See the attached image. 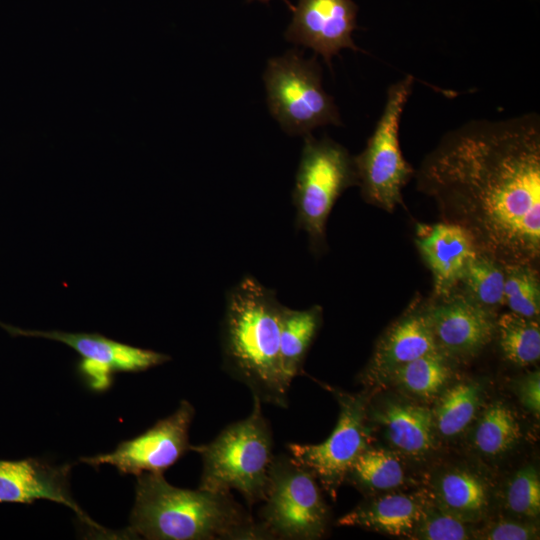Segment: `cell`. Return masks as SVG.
Returning <instances> with one entry per match:
<instances>
[{"mask_svg": "<svg viewBox=\"0 0 540 540\" xmlns=\"http://www.w3.org/2000/svg\"><path fill=\"white\" fill-rule=\"evenodd\" d=\"M444 222L502 265L540 259V117L477 119L447 132L414 174Z\"/></svg>", "mask_w": 540, "mask_h": 540, "instance_id": "6da1fadb", "label": "cell"}, {"mask_svg": "<svg viewBox=\"0 0 540 540\" xmlns=\"http://www.w3.org/2000/svg\"><path fill=\"white\" fill-rule=\"evenodd\" d=\"M128 528L149 540L271 539L230 492L179 488L161 473L137 476Z\"/></svg>", "mask_w": 540, "mask_h": 540, "instance_id": "7a4b0ae2", "label": "cell"}, {"mask_svg": "<svg viewBox=\"0 0 540 540\" xmlns=\"http://www.w3.org/2000/svg\"><path fill=\"white\" fill-rule=\"evenodd\" d=\"M282 305L273 290L244 277L226 297L221 326L223 370L262 404L287 408L290 386L280 364Z\"/></svg>", "mask_w": 540, "mask_h": 540, "instance_id": "3957f363", "label": "cell"}, {"mask_svg": "<svg viewBox=\"0 0 540 540\" xmlns=\"http://www.w3.org/2000/svg\"><path fill=\"white\" fill-rule=\"evenodd\" d=\"M270 424L253 397L251 413L227 425L211 442L192 446L202 458L199 488L240 493L248 506L265 499L274 457Z\"/></svg>", "mask_w": 540, "mask_h": 540, "instance_id": "277c9868", "label": "cell"}, {"mask_svg": "<svg viewBox=\"0 0 540 540\" xmlns=\"http://www.w3.org/2000/svg\"><path fill=\"white\" fill-rule=\"evenodd\" d=\"M358 184L354 156L344 146L328 136H304L292 198L296 226L307 233L314 254L326 250V223L337 199Z\"/></svg>", "mask_w": 540, "mask_h": 540, "instance_id": "5b68a950", "label": "cell"}, {"mask_svg": "<svg viewBox=\"0 0 540 540\" xmlns=\"http://www.w3.org/2000/svg\"><path fill=\"white\" fill-rule=\"evenodd\" d=\"M263 80L272 116L289 135H307L317 127L341 125L339 110L322 85L316 57L292 49L271 58Z\"/></svg>", "mask_w": 540, "mask_h": 540, "instance_id": "8992f818", "label": "cell"}, {"mask_svg": "<svg viewBox=\"0 0 540 540\" xmlns=\"http://www.w3.org/2000/svg\"><path fill=\"white\" fill-rule=\"evenodd\" d=\"M413 84L414 77L408 75L389 86L375 129L364 150L354 156L363 199L389 213L403 205L402 190L415 174L399 141L401 117Z\"/></svg>", "mask_w": 540, "mask_h": 540, "instance_id": "52a82bcc", "label": "cell"}, {"mask_svg": "<svg viewBox=\"0 0 540 540\" xmlns=\"http://www.w3.org/2000/svg\"><path fill=\"white\" fill-rule=\"evenodd\" d=\"M260 523L271 539L312 540L326 534L329 509L315 476L291 455H274Z\"/></svg>", "mask_w": 540, "mask_h": 540, "instance_id": "ba28073f", "label": "cell"}, {"mask_svg": "<svg viewBox=\"0 0 540 540\" xmlns=\"http://www.w3.org/2000/svg\"><path fill=\"white\" fill-rule=\"evenodd\" d=\"M339 416L330 436L318 444L289 443L290 455L334 498L357 457L368 447L367 406L361 395L336 391Z\"/></svg>", "mask_w": 540, "mask_h": 540, "instance_id": "9c48e42d", "label": "cell"}, {"mask_svg": "<svg viewBox=\"0 0 540 540\" xmlns=\"http://www.w3.org/2000/svg\"><path fill=\"white\" fill-rule=\"evenodd\" d=\"M194 415L192 404L182 400L173 414L141 435L121 442L113 452L83 457L80 461L95 467L112 465L121 474H163L190 450L189 429Z\"/></svg>", "mask_w": 540, "mask_h": 540, "instance_id": "30bf717a", "label": "cell"}, {"mask_svg": "<svg viewBox=\"0 0 540 540\" xmlns=\"http://www.w3.org/2000/svg\"><path fill=\"white\" fill-rule=\"evenodd\" d=\"M18 333L42 337L66 344L80 356L79 371L92 388H106L117 372H141L170 360V356L134 347L97 333L17 330Z\"/></svg>", "mask_w": 540, "mask_h": 540, "instance_id": "8fae6325", "label": "cell"}, {"mask_svg": "<svg viewBox=\"0 0 540 540\" xmlns=\"http://www.w3.org/2000/svg\"><path fill=\"white\" fill-rule=\"evenodd\" d=\"M426 303L437 348L451 360L478 354L496 333V314L468 299L459 288Z\"/></svg>", "mask_w": 540, "mask_h": 540, "instance_id": "7c38bea8", "label": "cell"}, {"mask_svg": "<svg viewBox=\"0 0 540 540\" xmlns=\"http://www.w3.org/2000/svg\"><path fill=\"white\" fill-rule=\"evenodd\" d=\"M292 12L285 39L312 49L329 67L342 49L360 50L352 38L358 13L353 0H298Z\"/></svg>", "mask_w": 540, "mask_h": 540, "instance_id": "4fadbf2b", "label": "cell"}, {"mask_svg": "<svg viewBox=\"0 0 540 540\" xmlns=\"http://www.w3.org/2000/svg\"><path fill=\"white\" fill-rule=\"evenodd\" d=\"M69 474V465L54 466L35 458L0 460V502L32 503L38 499L54 501L72 509L85 524L105 532L72 498Z\"/></svg>", "mask_w": 540, "mask_h": 540, "instance_id": "5bb4252c", "label": "cell"}, {"mask_svg": "<svg viewBox=\"0 0 540 540\" xmlns=\"http://www.w3.org/2000/svg\"><path fill=\"white\" fill-rule=\"evenodd\" d=\"M437 350L426 303L416 301L379 339L361 378L367 384L387 382L400 366Z\"/></svg>", "mask_w": 540, "mask_h": 540, "instance_id": "9a60e30c", "label": "cell"}, {"mask_svg": "<svg viewBox=\"0 0 540 540\" xmlns=\"http://www.w3.org/2000/svg\"><path fill=\"white\" fill-rule=\"evenodd\" d=\"M415 242L433 276L434 297L453 292L470 261L479 253L470 234L459 225L417 224Z\"/></svg>", "mask_w": 540, "mask_h": 540, "instance_id": "2e32d148", "label": "cell"}, {"mask_svg": "<svg viewBox=\"0 0 540 540\" xmlns=\"http://www.w3.org/2000/svg\"><path fill=\"white\" fill-rule=\"evenodd\" d=\"M371 417L383 427L388 441L402 454L417 458L435 446L433 414L424 406L388 400L373 409Z\"/></svg>", "mask_w": 540, "mask_h": 540, "instance_id": "e0dca14e", "label": "cell"}, {"mask_svg": "<svg viewBox=\"0 0 540 540\" xmlns=\"http://www.w3.org/2000/svg\"><path fill=\"white\" fill-rule=\"evenodd\" d=\"M421 501L405 494H388L358 505L337 520V525L359 527L392 536H412Z\"/></svg>", "mask_w": 540, "mask_h": 540, "instance_id": "ac0fdd59", "label": "cell"}, {"mask_svg": "<svg viewBox=\"0 0 540 540\" xmlns=\"http://www.w3.org/2000/svg\"><path fill=\"white\" fill-rule=\"evenodd\" d=\"M432 498L438 508L465 523L479 521L488 507L485 483L464 469H454L438 477Z\"/></svg>", "mask_w": 540, "mask_h": 540, "instance_id": "d6986e66", "label": "cell"}, {"mask_svg": "<svg viewBox=\"0 0 540 540\" xmlns=\"http://www.w3.org/2000/svg\"><path fill=\"white\" fill-rule=\"evenodd\" d=\"M321 323L322 308L319 305L304 310L283 307L279 354L282 373L289 385L301 373L307 352Z\"/></svg>", "mask_w": 540, "mask_h": 540, "instance_id": "ffe728a7", "label": "cell"}, {"mask_svg": "<svg viewBox=\"0 0 540 540\" xmlns=\"http://www.w3.org/2000/svg\"><path fill=\"white\" fill-rule=\"evenodd\" d=\"M451 359L439 350L397 368L388 378L409 395L421 399L439 396L452 378Z\"/></svg>", "mask_w": 540, "mask_h": 540, "instance_id": "44dd1931", "label": "cell"}, {"mask_svg": "<svg viewBox=\"0 0 540 540\" xmlns=\"http://www.w3.org/2000/svg\"><path fill=\"white\" fill-rule=\"evenodd\" d=\"M481 399V385L474 381L445 388L432 412L436 432L444 437L459 435L476 415Z\"/></svg>", "mask_w": 540, "mask_h": 540, "instance_id": "7402d4cb", "label": "cell"}, {"mask_svg": "<svg viewBox=\"0 0 540 540\" xmlns=\"http://www.w3.org/2000/svg\"><path fill=\"white\" fill-rule=\"evenodd\" d=\"M504 280L503 265L478 254L468 264L457 288L472 302L496 314L504 305Z\"/></svg>", "mask_w": 540, "mask_h": 540, "instance_id": "603a6c76", "label": "cell"}, {"mask_svg": "<svg viewBox=\"0 0 540 540\" xmlns=\"http://www.w3.org/2000/svg\"><path fill=\"white\" fill-rule=\"evenodd\" d=\"M496 332L504 357L518 366H527L540 358L539 319L507 312L496 318Z\"/></svg>", "mask_w": 540, "mask_h": 540, "instance_id": "cb8c5ba5", "label": "cell"}, {"mask_svg": "<svg viewBox=\"0 0 540 540\" xmlns=\"http://www.w3.org/2000/svg\"><path fill=\"white\" fill-rule=\"evenodd\" d=\"M520 436V425L512 410L502 402H494L478 420L473 444L480 453L495 457L510 450Z\"/></svg>", "mask_w": 540, "mask_h": 540, "instance_id": "d4e9b609", "label": "cell"}, {"mask_svg": "<svg viewBox=\"0 0 540 540\" xmlns=\"http://www.w3.org/2000/svg\"><path fill=\"white\" fill-rule=\"evenodd\" d=\"M346 478L369 490H388L402 485L404 470L396 456L369 446L357 457Z\"/></svg>", "mask_w": 540, "mask_h": 540, "instance_id": "484cf974", "label": "cell"}, {"mask_svg": "<svg viewBox=\"0 0 540 540\" xmlns=\"http://www.w3.org/2000/svg\"><path fill=\"white\" fill-rule=\"evenodd\" d=\"M504 305L511 312L526 317L539 319L540 314V279L538 266L529 264L503 265Z\"/></svg>", "mask_w": 540, "mask_h": 540, "instance_id": "4316f807", "label": "cell"}, {"mask_svg": "<svg viewBox=\"0 0 540 540\" xmlns=\"http://www.w3.org/2000/svg\"><path fill=\"white\" fill-rule=\"evenodd\" d=\"M505 504L512 513L534 518L540 512V479L535 467L519 469L509 480L505 492Z\"/></svg>", "mask_w": 540, "mask_h": 540, "instance_id": "83f0119b", "label": "cell"}, {"mask_svg": "<svg viewBox=\"0 0 540 540\" xmlns=\"http://www.w3.org/2000/svg\"><path fill=\"white\" fill-rule=\"evenodd\" d=\"M421 512L411 536L422 540H467L472 534L465 523L438 508L421 501Z\"/></svg>", "mask_w": 540, "mask_h": 540, "instance_id": "f1b7e54d", "label": "cell"}, {"mask_svg": "<svg viewBox=\"0 0 540 540\" xmlns=\"http://www.w3.org/2000/svg\"><path fill=\"white\" fill-rule=\"evenodd\" d=\"M485 540H531L538 539V529L533 524L500 521L485 528L479 535Z\"/></svg>", "mask_w": 540, "mask_h": 540, "instance_id": "f546056e", "label": "cell"}, {"mask_svg": "<svg viewBox=\"0 0 540 540\" xmlns=\"http://www.w3.org/2000/svg\"><path fill=\"white\" fill-rule=\"evenodd\" d=\"M516 393L522 405L536 417L540 413L539 370L526 374L516 383Z\"/></svg>", "mask_w": 540, "mask_h": 540, "instance_id": "4dcf8cb0", "label": "cell"}, {"mask_svg": "<svg viewBox=\"0 0 540 540\" xmlns=\"http://www.w3.org/2000/svg\"><path fill=\"white\" fill-rule=\"evenodd\" d=\"M248 1H252V0H248ZM258 1H261V2H263V3H267V2H269L270 0H258ZM282 1H283L284 3H286V5L289 7V9H290L291 11L294 10V7H295V6H293V5L290 3L289 0H282Z\"/></svg>", "mask_w": 540, "mask_h": 540, "instance_id": "1f68e13d", "label": "cell"}]
</instances>
